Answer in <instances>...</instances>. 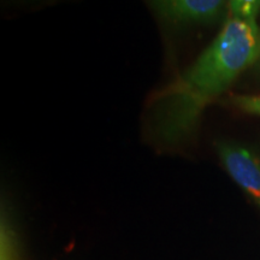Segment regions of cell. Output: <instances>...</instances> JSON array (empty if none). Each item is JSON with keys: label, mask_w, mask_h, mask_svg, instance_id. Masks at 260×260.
Listing matches in <instances>:
<instances>
[{"label": "cell", "mask_w": 260, "mask_h": 260, "mask_svg": "<svg viewBox=\"0 0 260 260\" xmlns=\"http://www.w3.org/2000/svg\"><path fill=\"white\" fill-rule=\"evenodd\" d=\"M233 103L243 111L260 115V96H235Z\"/></svg>", "instance_id": "obj_5"}, {"label": "cell", "mask_w": 260, "mask_h": 260, "mask_svg": "<svg viewBox=\"0 0 260 260\" xmlns=\"http://www.w3.org/2000/svg\"><path fill=\"white\" fill-rule=\"evenodd\" d=\"M228 0H151L157 12L176 23H206L222 14Z\"/></svg>", "instance_id": "obj_3"}, {"label": "cell", "mask_w": 260, "mask_h": 260, "mask_svg": "<svg viewBox=\"0 0 260 260\" xmlns=\"http://www.w3.org/2000/svg\"><path fill=\"white\" fill-rule=\"evenodd\" d=\"M234 17L255 18L260 11V0H228Z\"/></svg>", "instance_id": "obj_4"}, {"label": "cell", "mask_w": 260, "mask_h": 260, "mask_svg": "<svg viewBox=\"0 0 260 260\" xmlns=\"http://www.w3.org/2000/svg\"><path fill=\"white\" fill-rule=\"evenodd\" d=\"M218 153L233 180L260 207V158L242 146L219 142Z\"/></svg>", "instance_id": "obj_2"}, {"label": "cell", "mask_w": 260, "mask_h": 260, "mask_svg": "<svg viewBox=\"0 0 260 260\" xmlns=\"http://www.w3.org/2000/svg\"><path fill=\"white\" fill-rule=\"evenodd\" d=\"M259 58L260 28L255 18L232 16L199 58L155 95L149 112L155 140L167 146L186 141L207 104Z\"/></svg>", "instance_id": "obj_1"}]
</instances>
